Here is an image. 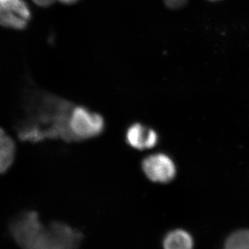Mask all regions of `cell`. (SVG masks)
<instances>
[{"mask_svg":"<svg viewBox=\"0 0 249 249\" xmlns=\"http://www.w3.org/2000/svg\"><path fill=\"white\" fill-rule=\"evenodd\" d=\"M22 98L24 118L16 126L21 142L31 143L47 140L73 142L69 122L74 103L36 88L27 89Z\"/></svg>","mask_w":249,"mask_h":249,"instance_id":"cell-1","label":"cell"},{"mask_svg":"<svg viewBox=\"0 0 249 249\" xmlns=\"http://www.w3.org/2000/svg\"><path fill=\"white\" fill-rule=\"evenodd\" d=\"M11 237L22 249H78L83 235L64 223L42 224L34 211L20 213L10 222Z\"/></svg>","mask_w":249,"mask_h":249,"instance_id":"cell-2","label":"cell"},{"mask_svg":"<svg viewBox=\"0 0 249 249\" xmlns=\"http://www.w3.org/2000/svg\"><path fill=\"white\" fill-rule=\"evenodd\" d=\"M69 127L73 142L94 139L104 132L106 121L96 111L83 106L73 105Z\"/></svg>","mask_w":249,"mask_h":249,"instance_id":"cell-3","label":"cell"},{"mask_svg":"<svg viewBox=\"0 0 249 249\" xmlns=\"http://www.w3.org/2000/svg\"><path fill=\"white\" fill-rule=\"evenodd\" d=\"M144 175L152 182L169 183L177 173L176 165L166 154H152L145 157L142 162Z\"/></svg>","mask_w":249,"mask_h":249,"instance_id":"cell-4","label":"cell"},{"mask_svg":"<svg viewBox=\"0 0 249 249\" xmlns=\"http://www.w3.org/2000/svg\"><path fill=\"white\" fill-rule=\"evenodd\" d=\"M32 14L25 0H0V26L16 30L27 28Z\"/></svg>","mask_w":249,"mask_h":249,"instance_id":"cell-5","label":"cell"},{"mask_svg":"<svg viewBox=\"0 0 249 249\" xmlns=\"http://www.w3.org/2000/svg\"><path fill=\"white\" fill-rule=\"evenodd\" d=\"M127 145L137 150H150L157 145L159 135L155 129L142 123H134L125 132Z\"/></svg>","mask_w":249,"mask_h":249,"instance_id":"cell-6","label":"cell"},{"mask_svg":"<svg viewBox=\"0 0 249 249\" xmlns=\"http://www.w3.org/2000/svg\"><path fill=\"white\" fill-rule=\"evenodd\" d=\"M163 247L164 249H193V241L188 232L176 230L166 236Z\"/></svg>","mask_w":249,"mask_h":249,"instance_id":"cell-7","label":"cell"},{"mask_svg":"<svg viewBox=\"0 0 249 249\" xmlns=\"http://www.w3.org/2000/svg\"><path fill=\"white\" fill-rule=\"evenodd\" d=\"M224 249H249V230L234 232L226 242Z\"/></svg>","mask_w":249,"mask_h":249,"instance_id":"cell-8","label":"cell"},{"mask_svg":"<svg viewBox=\"0 0 249 249\" xmlns=\"http://www.w3.org/2000/svg\"><path fill=\"white\" fill-rule=\"evenodd\" d=\"M16 151L17 147L14 139L6 133L2 127H0V153L16 158Z\"/></svg>","mask_w":249,"mask_h":249,"instance_id":"cell-9","label":"cell"},{"mask_svg":"<svg viewBox=\"0 0 249 249\" xmlns=\"http://www.w3.org/2000/svg\"><path fill=\"white\" fill-rule=\"evenodd\" d=\"M14 160L15 158L0 154V175L9 171L14 164Z\"/></svg>","mask_w":249,"mask_h":249,"instance_id":"cell-10","label":"cell"},{"mask_svg":"<svg viewBox=\"0 0 249 249\" xmlns=\"http://www.w3.org/2000/svg\"><path fill=\"white\" fill-rule=\"evenodd\" d=\"M188 0H164L165 6L170 9H178L184 6Z\"/></svg>","mask_w":249,"mask_h":249,"instance_id":"cell-11","label":"cell"},{"mask_svg":"<svg viewBox=\"0 0 249 249\" xmlns=\"http://www.w3.org/2000/svg\"><path fill=\"white\" fill-rule=\"evenodd\" d=\"M37 6L47 8L52 6L58 0H32Z\"/></svg>","mask_w":249,"mask_h":249,"instance_id":"cell-12","label":"cell"},{"mask_svg":"<svg viewBox=\"0 0 249 249\" xmlns=\"http://www.w3.org/2000/svg\"><path fill=\"white\" fill-rule=\"evenodd\" d=\"M62 4L65 5H71L76 4V3L79 1L80 0H58Z\"/></svg>","mask_w":249,"mask_h":249,"instance_id":"cell-13","label":"cell"},{"mask_svg":"<svg viewBox=\"0 0 249 249\" xmlns=\"http://www.w3.org/2000/svg\"><path fill=\"white\" fill-rule=\"evenodd\" d=\"M210 1H218V0H210Z\"/></svg>","mask_w":249,"mask_h":249,"instance_id":"cell-14","label":"cell"}]
</instances>
